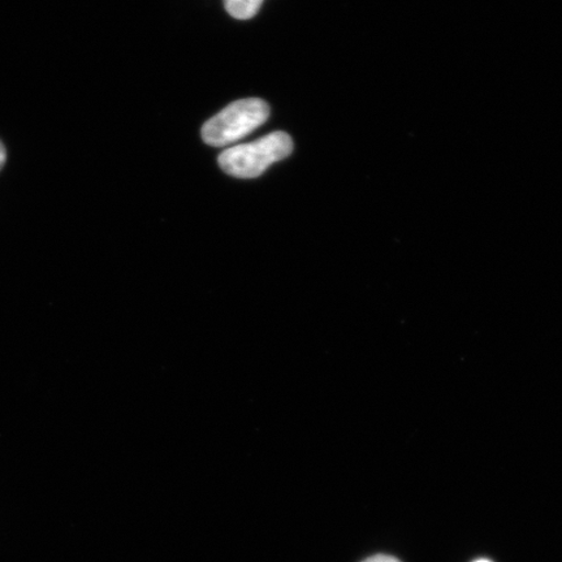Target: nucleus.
<instances>
[{
	"mask_svg": "<svg viewBox=\"0 0 562 562\" xmlns=\"http://www.w3.org/2000/svg\"><path fill=\"white\" fill-rule=\"evenodd\" d=\"M293 151V140L285 132H273L255 143L229 147L220 156L222 170L235 178L255 179Z\"/></svg>",
	"mask_w": 562,
	"mask_h": 562,
	"instance_id": "f257e3e1",
	"label": "nucleus"
},
{
	"mask_svg": "<svg viewBox=\"0 0 562 562\" xmlns=\"http://www.w3.org/2000/svg\"><path fill=\"white\" fill-rule=\"evenodd\" d=\"M270 108L259 98H248L227 105L202 126L201 135L210 146L222 147L236 143L267 122Z\"/></svg>",
	"mask_w": 562,
	"mask_h": 562,
	"instance_id": "f03ea898",
	"label": "nucleus"
},
{
	"mask_svg": "<svg viewBox=\"0 0 562 562\" xmlns=\"http://www.w3.org/2000/svg\"><path fill=\"white\" fill-rule=\"evenodd\" d=\"M263 0H224V7L232 18L249 20L261 9Z\"/></svg>",
	"mask_w": 562,
	"mask_h": 562,
	"instance_id": "7ed1b4c3",
	"label": "nucleus"
},
{
	"mask_svg": "<svg viewBox=\"0 0 562 562\" xmlns=\"http://www.w3.org/2000/svg\"><path fill=\"white\" fill-rule=\"evenodd\" d=\"M363 562H402L396 558L386 557V554H376V557H372Z\"/></svg>",
	"mask_w": 562,
	"mask_h": 562,
	"instance_id": "20e7f679",
	"label": "nucleus"
},
{
	"mask_svg": "<svg viewBox=\"0 0 562 562\" xmlns=\"http://www.w3.org/2000/svg\"><path fill=\"white\" fill-rule=\"evenodd\" d=\"M5 160H7L5 147L2 144V140H0V171H2V168L5 165Z\"/></svg>",
	"mask_w": 562,
	"mask_h": 562,
	"instance_id": "39448f33",
	"label": "nucleus"
},
{
	"mask_svg": "<svg viewBox=\"0 0 562 562\" xmlns=\"http://www.w3.org/2000/svg\"><path fill=\"white\" fill-rule=\"evenodd\" d=\"M474 562H491L490 560H486V559H481V560H476Z\"/></svg>",
	"mask_w": 562,
	"mask_h": 562,
	"instance_id": "423d86ee",
	"label": "nucleus"
}]
</instances>
